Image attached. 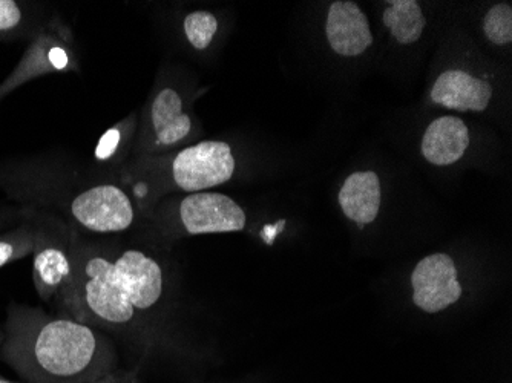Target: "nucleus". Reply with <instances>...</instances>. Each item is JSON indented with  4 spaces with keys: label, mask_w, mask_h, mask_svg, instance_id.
Listing matches in <instances>:
<instances>
[{
    "label": "nucleus",
    "mask_w": 512,
    "mask_h": 383,
    "mask_svg": "<svg viewBox=\"0 0 512 383\" xmlns=\"http://www.w3.org/2000/svg\"><path fill=\"white\" fill-rule=\"evenodd\" d=\"M165 293L160 262L137 247L105 249L77 239L74 275L57 296L63 316L135 334Z\"/></svg>",
    "instance_id": "1"
},
{
    "label": "nucleus",
    "mask_w": 512,
    "mask_h": 383,
    "mask_svg": "<svg viewBox=\"0 0 512 383\" xmlns=\"http://www.w3.org/2000/svg\"><path fill=\"white\" fill-rule=\"evenodd\" d=\"M4 334L2 359L25 383H88L119 370L105 334L68 316L10 305Z\"/></svg>",
    "instance_id": "2"
},
{
    "label": "nucleus",
    "mask_w": 512,
    "mask_h": 383,
    "mask_svg": "<svg viewBox=\"0 0 512 383\" xmlns=\"http://www.w3.org/2000/svg\"><path fill=\"white\" fill-rule=\"evenodd\" d=\"M36 247L33 252V281L45 302L57 299L74 275L77 238L68 224L54 218L34 220Z\"/></svg>",
    "instance_id": "3"
},
{
    "label": "nucleus",
    "mask_w": 512,
    "mask_h": 383,
    "mask_svg": "<svg viewBox=\"0 0 512 383\" xmlns=\"http://www.w3.org/2000/svg\"><path fill=\"white\" fill-rule=\"evenodd\" d=\"M76 226L96 235H115L131 229L137 210L128 192L115 184H97L82 190L68 203Z\"/></svg>",
    "instance_id": "4"
},
{
    "label": "nucleus",
    "mask_w": 512,
    "mask_h": 383,
    "mask_svg": "<svg viewBox=\"0 0 512 383\" xmlns=\"http://www.w3.org/2000/svg\"><path fill=\"white\" fill-rule=\"evenodd\" d=\"M234 152L226 141H201L184 148L172 161V180L178 189L195 194L221 186L234 177Z\"/></svg>",
    "instance_id": "5"
},
{
    "label": "nucleus",
    "mask_w": 512,
    "mask_h": 383,
    "mask_svg": "<svg viewBox=\"0 0 512 383\" xmlns=\"http://www.w3.org/2000/svg\"><path fill=\"white\" fill-rule=\"evenodd\" d=\"M178 218L188 235L241 232L247 223L246 212L234 198L206 190L183 198Z\"/></svg>",
    "instance_id": "6"
},
{
    "label": "nucleus",
    "mask_w": 512,
    "mask_h": 383,
    "mask_svg": "<svg viewBox=\"0 0 512 383\" xmlns=\"http://www.w3.org/2000/svg\"><path fill=\"white\" fill-rule=\"evenodd\" d=\"M413 302L425 313H437L456 304L462 296L454 259L434 253L417 262L411 275Z\"/></svg>",
    "instance_id": "7"
},
{
    "label": "nucleus",
    "mask_w": 512,
    "mask_h": 383,
    "mask_svg": "<svg viewBox=\"0 0 512 383\" xmlns=\"http://www.w3.org/2000/svg\"><path fill=\"white\" fill-rule=\"evenodd\" d=\"M192 120L183 109V99L175 89L163 88L149 103L145 143L149 149L172 148L186 140Z\"/></svg>",
    "instance_id": "8"
},
{
    "label": "nucleus",
    "mask_w": 512,
    "mask_h": 383,
    "mask_svg": "<svg viewBox=\"0 0 512 383\" xmlns=\"http://www.w3.org/2000/svg\"><path fill=\"white\" fill-rule=\"evenodd\" d=\"M69 65H71V57L63 39L56 36L53 30L40 31L17 68L0 85V99H4L5 95L10 94L23 83L37 79L43 74L62 71Z\"/></svg>",
    "instance_id": "9"
},
{
    "label": "nucleus",
    "mask_w": 512,
    "mask_h": 383,
    "mask_svg": "<svg viewBox=\"0 0 512 383\" xmlns=\"http://www.w3.org/2000/svg\"><path fill=\"white\" fill-rule=\"evenodd\" d=\"M325 34L332 50L344 57L361 56L373 43L367 16L356 2L338 0L330 5Z\"/></svg>",
    "instance_id": "10"
},
{
    "label": "nucleus",
    "mask_w": 512,
    "mask_h": 383,
    "mask_svg": "<svg viewBox=\"0 0 512 383\" xmlns=\"http://www.w3.org/2000/svg\"><path fill=\"white\" fill-rule=\"evenodd\" d=\"M491 97L493 88L490 83L460 69L440 74L431 89L433 103L459 112H483L490 105Z\"/></svg>",
    "instance_id": "11"
},
{
    "label": "nucleus",
    "mask_w": 512,
    "mask_h": 383,
    "mask_svg": "<svg viewBox=\"0 0 512 383\" xmlns=\"http://www.w3.org/2000/svg\"><path fill=\"white\" fill-rule=\"evenodd\" d=\"M470 146V132L462 118H436L422 138V154L428 163L448 166L457 163Z\"/></svg>",
    "instance_id": "12"
},
{
    "label": "nucleus",
    "mask_w": 512,
    "mask_h": 383,
    "mask_svg": "<svg viewBox=\"0 0 512 383\" xmlns=\"http://www.w3.org/2000/svg\"><path fill=\"white\" fill-rule=\"evenodd\" d=\"M339 204L348 220L367 226L378 218L381 209V183L375 172H356L339 190Z\"/></svg>",
    "instance_id": "13"
},
{
    "label": "nucleus",
    "mask_w": 512,
    "mask_h": 383,
    "mask_svg": "<svg viewBox=\"0 0 512 383\" xmlns=\"http://www.w3.org/2000/svg\"><path fill=\"white\" fill-rule=\"evenodd\" d=\"M388 5L390 7L384 11L382 22L394 39L401 45H410L421 39L427 25L421 5L416 0H394Z\"/></svg>",
    "instance_id": "14"
},
{
    "label": "nucleus",
    "mask_w": 512,
    "mask_h": 383,
    "mask_svg": "<svg viewBox=\"0 0 512 383\" xmlns=\"http://www.w3.org/2000/svg\"><path fill=\"white\" fill-rule=\"evenodd\" d=\"M36 247V223L28 221L10 232L0 233V269L25 256Z\"/></svg>",
    "instance_id": "15"
},
{
    "label": "nucleus",
    "mask_w": 512,
    "mask_h": 383,
    "mask_svg": "<svg viewBox=\"0 0 512 383\" xmlns=\"http://www.w3.org/2000/svg\"><path fill=\"white\" fill-rule=\"evenodd\" d=\"M184 34L195 50L204 51L218 31V19L209 11H194L184 17Z\"/></svg>",
    "instance_id": "16"
},
{
    "label": "nucleus",
    "mask_w": 512,
    "mask_h": 383,
    "mask_svg": "<svg viewBox=\"0 0 512 383\" xmlns=\"http://www.w3.org/2000/svg\"><path fill=\"white\" fill-rule=\"evenodd\" d=\"M483 31L490 42L496 45H508L512 40V7L509 4H497L486 13Z\"/></svg>",
    "instance_id": "17"
},
{
    "label": "nucleus",
    "mask_w": 512,
    "mask_h": 383,
    "mask_svg": "<svg viewBox=\"0 0 512 383\" xmlns=\"http://www.w3.org/2000/svg\"><path fill=\"white\" fill-rule=\"evenodd\" d=\"M27 23L25 8L16 0H0V36H11L23 30Z\"/></svg>",
    "instance_id": "18"
},
{
    "label": "nucleus",
    "mask_w": 512,
    "mask_h": 383,
    "mask_svg": "<svg viewBox=\"0 0 512 383\" xmlns=\"http://www.w3.org/2000/svg\"><path fill=\"white\" fill-rule=\"evenodd\" d=\"M120 140H122V129L114 128L106 132L102 137V141H100V145L97 146V158L108 160L119 148Z\"/></svg>",
    "instance_id": "19"
},
{
    "label": "nucleus",
    "mask_w": 512,
    "mask_h": 383,
    "mask_svg": "<svg viewBox=\"0 0 512 383\" xmlns=\"http://www.w3.org/2000/svg\"><path fill=\"white\" fill-rule=\"evenodd\" d=\"M135 373H129V371L114 370L111 373L105 374V376L99 377V379L92 380L88 383H129L134 379Z\"/></svg>",
    "instance_id": "20"
},
{
    "label": "nucleus",
    "mask_w": 512,
    "mask_h": 383,
    "mask_svg": "<svg viewBox=\"0 0 512 383\" xmlns=\"http://www.w3.org/2000/svg\"><path fill=\"white\" fill-rule=\"evenodd\" d=\"M0 383H25V382H17V380H8L5 377L0 376Z\"/></svg>",
    "instance_id": "21"
},
{
    "label": "nucleus",
    "mask_w": 512,
    "mask_h": 383,
    "mask_svg": "<svg viewBox=\"0 0 512 383\" xmlns=\"http://www.w3.org/2000/svg\"><path fill=\"white\" fill-rule=\"evenodd\" d=\"M4 339H5L4 331L0 330V350H2V345H4Z\"/></svg>",
    "instance_id": "22"
},
{
    "label": "nucleus",
    "mask_w": 512,
    "mask_h": 383,
    "mask_svg": "<svg viewBox=\"0 0 512 383\" xmlns=\"http://www.w3.org/2000/svg\"><path fill=\"white\" fill-rule=\"evenodd\" d=\"M129 383H142V382H138L137 377H134V379H132L131 382H129Z\"/></svg>",
    "instance_id": "23"
}]
</instances>
